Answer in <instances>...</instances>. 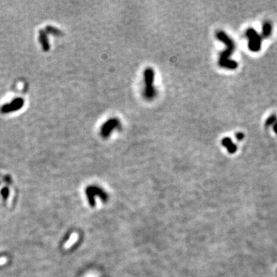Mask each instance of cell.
Segmentation results:
<instances>
[{"instance_id":"6da1fadb","label":"cell","mask_w":277,"mask_h":277,"mask_svg":"<svg viewBox=\"0 0 277 277\" xmlns=\"http://www.w3.org/2000/svg\"><path fill=\"white\" fill-rule=\"evenodd\" d=\"M215 36L218 40L224 43L226 46V49L220 53L219 58V66L220 67H223L224 69H235L238 66V63L235 61L229 58L230 55L235 50V42L233 40L223 31H217L215 33Z\"/></svg>"},{"instance_id":"7a4b0ae2","label":"cell","mask_w":277,"mask_h":277,"mask_svg":"<svg viewBox=\"0 0 277 277\" xmlns=\"http://www.w3.org/2000/svg\"><path fill=\"white\" fill-rule=\"evenodd\" d=\"M144 83L145 89L143 95L145 98L148 101H152L156 95V89L154 86L155 80V71L152 68L148 67L144 71Z\"/></svg>"},{"instance_id":"3957f363","label":"cell","mask_w":277,"mask_h":277,"mask_svg":"<svg viewBox=\"0 0 277 277\" xmlns=\"http://www.w3.org/2000/svg\"><path fill=\"white\" fill-rule=\"evenodd\" d=\"M86 194L87 195V199L89 200V205L91 206H95V195H98L101 200L102 202L106 203L108 200V196L107 193L103 190L102 188L98 187V186H90L89 187L86 188Z\"/></svg>"},{"instance_id":"277c9868","label":"cell","mask_w":277,"mask_h":277,"mask_svg":"<svg viewBox=\"0 0 277 277\" xmlns=\"http://www.w3.org/2000/svg\"><path fill=\"white\" fill-rule=\"evenodd\" d=\"M246 35L249 39V49L252 52H258L261 49L262 37L258 32L253 29H248L246 32Z\"/></svg>"},{"instance_id":"5b68a950","label":"cell","mask_w":277,"mask_h":277,"mask_svg":"<svg viewBox=\"0 0 277 277\" xmlns=\"http://www.w3.org/2000/svg\"><path fill=\"white\" fill-rule=\"evenodd\" d=\"M120 125L121 123L118 118H109L102 126L100 129V135L103 138H108L116 128L120 127Z\"/></svg>"},{"instance_id":"8992f818","label":"cell","mask_w":277,"mask_h":277,"mask_svg":"<svg viewBox=\"0 0 277 277\" xmlns=\"http://www.w3.org/2000/svg\"><path fill=\"white\" fill-rule=\"evenodd\" d=\"M23 106H24V99L22 98H15L9 103L3 105L0 109V112L3 114L10 113L22 109Z\"/></svg>"},{"instance_id":"52a82bcc","label":"cell","mask_w":277,"mask_h":277,"mask_svg":"<svg viewBox=\"0 0 277 277\" xmlns=\"http://www.w3.org/2000/svg\"><path fill=\"white\" fill-rule=\"evenodd\" d=\"M38 34H39V42L42 48V50L44 52H48L50 49V45H49V39H48L47 34H46V31L40 29Z\"/></svg>"},{"instance_id":"ba28073f","label":"cell","mask_w":277,"mask_h":277,"mask_svg":"<svg viewBox=\"0 0 277 277\" xmlns=\"http://www.w3.org/2000/svg\"><path fill=\"white\" fill-rule=\"evenodd\" d=\"M222 145L226 148L227 151L230 154L235 153L237 151L236 145L235 143H233L232 139L230 138H229V137H226V138H224L222 140Z\"/></svg>"},{"instance_id":"9c48e42d","label":"cell","mask_w":277,"mask_h":277,"mask_svg":"<svg viewBox=\"0 0 277 277\" xmlns=\"http://www.w3.org/2000/svg\"><path fill=\"white\" fill-rule=\"evenodd\" d=\"M262 33H263V37H269L272 33V25L269 22H265L263 25V29H262Z\"/></svg>"},{"instance_id":"30bf717a","label":"cell","mask_w":277,"mask_h":277,"mask_svg":"<svg viewBox=\"0 0 277 277\" xmlns=\"http://www.w3.org/2000/svg\"><path fill=\"white\" fill-rule=\"evenodd\" d=\"M46 32L48 33H50L52 35H62V32L60 29H57V28L54 27L52 26H48L46 27Z\"/></svg>"},{"instance_id":"8fae6325","label":"cell","mask_w":277,"mask_h":277,"mask_svg":"<svg viewBox=\"0 0 277 277\" xmlns=\"http://www.w3.org/2000/svg\"><path fill=\"white\" fill-rule=\"evenodd\" d=\"M276 122H277V116L273 114V115H271L270 116L266 119L265 126H266V127H269V126H271L272 125L275 124Z\"/></svg>"},{"instance_id":"7c38bea8","label":"cell","mask_w":277,"mask_h":277,"mask_svg":"<svg viewBox=\"0 0 277 277\" xmlns=\"http://www.w3.org/2000/svg\"><path fill=\"white\" fill-rule=\"evenodd\" d=\"M235 138H237V140H242L244 138V134L243 132H238L235 134Z\"/></svg>"},{"instance_id":"4fadbf2b","label":"cell","mask_w":277,"mask_h":277,"mask_svg":"<svg viewBox=\"0 0 277 277\" xmlns=\"http://www.w3.org/2000/svg\"><path fill=\"white\" fill-rule=\"evenodd\" d=\"M273 130L277 134V122L273 125Z\"/></svg>"}]
</instances>
